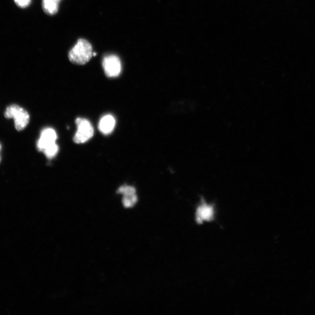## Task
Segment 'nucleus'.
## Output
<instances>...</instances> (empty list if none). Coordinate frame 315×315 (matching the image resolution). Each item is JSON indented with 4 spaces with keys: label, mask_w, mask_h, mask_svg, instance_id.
I'll list each match as a JSON object with an SVG mask.
<instances>
[{
    "label": "nucleus",
    "mask_w": 315,
    "mask_h": 315,
    "mask_svg": "<svg viewBox=\"0 0 315 315\" xmlns=\"http://www.w3.org/2000/svg\"><path fill=\"white\" fill-rule=\"evenodd\" d=\"M92 46L87 40H79L69 54L70 61L76 65H85L93 56Z\"/></svg>",
    "instance_id": "1"
},
{
    "label": "nucleus",
    "mask_w": 315,
    "mask_h": 315,
    "mask_svg": "<svg viewBox=\"0 0 315 315\" xmlns=\"http://www.w3.org/2000/svg\"><path fill=\"white\" fill-rule=\"evenodd\" d=\"M6 118L14 119L15 129L18 131L24 130L29 122V114L26 110L18 105H12L7 108L5 112Z\"/></svg>",
    "instance_id": "2"
},
{
    "label": "nucleus",
    "mask_w": 315,
    "mask_h": 315,
    "mask_svg": "<svg viewBox=\"0 0 315 315\" xmlns=\"http://www.w3.org/2000/svg\"><path fill=\"white\" fill-rule=\"evenodd\" d=\"M75 123L77 126V131L74 135V142L76 144H83L89 141L94 133L90 122L86 119L77 118Z\"/></svg>",
    "instance_id": "3"
},
{
    "label": "nucleus",
    "mask_w": 315,
    "mask_h": 315,
    "mask_svg": "<svg viewBox=\"0 0 315 315\" xmlns=\"http://www.w3.org/2000/svg\"><path fill=\"white\" fill-rule=\"evenodd\" d=\"M102 66L106 75L110 78L116 77L122 71L121 60L115 55L106 56L102 62Z\"/></svg>",
    "instance_id": "4"
},
{
    "label": "nucleus",
    "mask_w": 315,
    "mask_h": 315,
    "mask_svg": "<svg viewBox=\"0 0 315 315\" xmlns=\"http://www.w3.org/2000/svg\"><path fill=\"white\" fill-rule=\"evenodd\" d=\"M56 131L53 129L47 128L42 131L41 137L37 143V147L40 151L55 143L57 139Z\"/></svg>",
    "instance_id": "5"
},
{
    "label": "nucleus",
    "mask_w": 315,
    "mask_h": 315,
    "mask_svg": "<svg viewBox=\"0 0 315 315\" xmlns=\"http://www.w3.org/2000/svg\"><path fill=\"white\" fill-rule=\"evenodd\" d=\"M214 214L213 207L204 202L198 208L196 221L199 224H202L204 221H211L213 220Z\"/></svg>",
    "instance_id": "6"
},
{
    "label": "nucleus",
    "mask_w": 315,
    "mask_h": 315,
    "mask_svg": "<svg viewBox=\"0 0 315 315\" xmlns=\"http://www.w3.org/2000/svg\"><path fill=\"white\" fill-rule=\"evenodd\" d=\"M116 125V121L112 115L108 114L102 117L99 128L102 133L107 135L112 133Z\"/></svg>",
    "instance_id": "7"
},
{
    "label": "nucleus",
    "mask_w": 315,
    "mask_h": 315,
    "mask_svg": "<svg viewBox=\"0 0 315 315\" xmlns=\"http://www.w3.org/2000/svg\"><path fill=\"white\" fill-rule=\"evenodd\" d=\"M62 0H42V7L46 13L54 15L57 13L59 3Z\"/></svg>",
    "instance_id": "8"
},
{
    "label": "nucleus",
    "mask_w": 315,
    "mask_h": 315,
    "mask_svg": "<svg viewBox=\"0 0 315 315\" xmlns=\"http://www.w3.org/2000/svg\"><path fill=\"white\" fill-rule=\"evenodd\" d=\"M123 204L126 208L133 207L138 201L137 194L123 195Z\"/></svg>",
    "instance_id": "9"
},
{
    "label": "nucleus",
    "mask_w": 315,
    "mask_h": 315,
    "mask_svg": "<svg viewBox=\"0 0 315 315\" xmlns=\"http://www.w3.org/2000/svg\"><path fill=\"white\" fill-rule=\"evenodd\" d=\"M43 152L47 158H48L49 159H53V158L57 154L58 152V146L56 143H55L46 148Z\"/></svg>",
    "instance_id": "10"
},
{
    "label": "nucleus",
    "mask_w": 315,
    "mask_h": 315,
    "mask_svg": "<svg viewBox=\"0 0 315 315\" xmlns=\"http://www.w3.org/2000/svg\"><path fill=\"white\" fill-rule=\"evenodd\" d=\"M117 193L123 195L133 194H136V190L133 186L124 185L119 187Z\"/></svg>",
    "instance_id": "11"
},
{
    "label": "nucleus",
    "mask_w": 315,
    "mask_h": 315,
    "mask_svg": "<svg viewBox=\"0 0 315 315\" xmlns=\"http://www.w3.org/2000/svg\"><path fill=\"white\" fill-rule=\"evenodd\" d=\"M14 2L19 7L25 8L29 5L31 0H14Z\"/></svg>",
    "instance_id": "12"
},
{
    "label": "nucleus",
    "mask_w": 315,
    "mask_h": 315,
    "mask_svg": "<svg viewBox=\"0 0 315 315\" xmlns=\"http://www.w3.org/2000/svg\"><path fill=\"white\" fill-rule=\"evenodd\" d=\"M1 149H2V146H1V145H0V150H1Z\"/></svg>",
    "instance_id": "13"
}]
</instances>
